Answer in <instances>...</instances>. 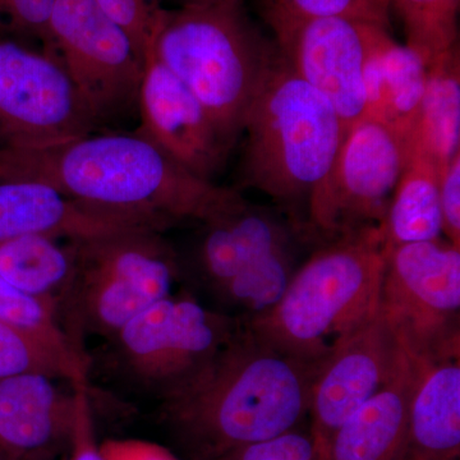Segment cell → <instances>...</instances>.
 Instances as JSON below:
<instances>
[{
  "instance_id": "obj_5",
  "label": "cell",
  "mask_w": 460,
  "mask_h": 460,
  "mask_svg": "<svg viewBox=\"0 0 460 460\" xmlns=\"http://www.w3.org/2000/svg\"><path fill=\"white\" fill-rule=\"evenodd\" d=\"M243 184L274 199L304 226L296 211L307 208L344 140L341 118L325 96L281 59L247 115Z\"/></svg>"
},
{
  "instance_id": "obj_25",
  "label": "cell",
  "mask_w": 460,
  "mask_h": 460,
  "mask_svg": "<svg viewBox=\"0 0 460 460\" xmlns=\"http://www.w3.org/2000/svg\"><path fill=\"white\" fill-rule=\"evenodd\" d=\"M460 0H392L401 16L407 45L426 66L458 47Z\"/></svg>"
},
{
  "instance_id": "obj_19",
  "label": "cell",
  "mask_w": 460,
  "mask_h": 460,
  "mask_svg": "<svg viewBox=\"0 0 460 460\" xmlns=\"http://www.w3.org/2000/svg\"><path fill=\"white\" fill-rule=\"evenodd\" d=\"M459 452V356L420 357L401 460H456Z\"/></svg>"
},
{
  "instance_id": "obj_35",
  "label": "cell",
  "mask_w": 460,
  "mask_h": 460,
  "mask_svg": "<svg viewBox=\"0 0 460 460\" xmlns=\"http://www.w3.org/2000/svg\"><path fill=\"white\" fill-rule=\"evenodd\" d=\"M180 5H208L219 3L233 2V0H174Z\"/></svg>"
},
{
  "instance_id": "obj_15",
  "label": "cell",
  "mask_w": 460,
  "mask_h": 460,
  "mask_svg": "<svg viewBox=\"0 0 460 460\" xmlns=\"http://www.w3.org/2000/svg\"><path fill=\"white\" fill-rule=\"evenodd\" d=\"M135 229L168 228L145 215L83 204L40 181H0V243L23 235L86 241Z\"/></svg>"
},
{
  "instance_id": "obj_20",
  "label": "cell",
  "mask_w": 460,
  "mask_h": 460,
  "mask_svg": "<svg viewBox=\"0 0 460 460\" xmlns=\"http://www.w3.org/2000/svg\"><path fill=\"white\" fill-rule=\"evenodd\" d=\"M426 81L428 66L422 58L396 42L385 27H372L363 75L365 118L385 124L410 141Z\"/></svg>"
},
{
  "instance_id": "obj_1",
  "label": "cell",
  "mask_w": 460,
  "mask_h": 460,
  "mask_svg": "<svg viewBox=\"0 0 460 460\" xmlns=\"http://www.w3.org/2000/svg\"><path fill=\"white\" fill-rule=\"evenodd\" d=\"M317 370L241 323L204 367L164 394V417L190 458L217 460L293 431L310 411Z\"/></svg>"
},
{
  "instance_id": "obj_13",
  "label": "cell",
  "mask_w": 460,
  "mask_h": 460,
  "mask_svg": "<svg viewBox=\"0 0 460 460\" xmlns=\"http://www.w3.org/2000/svg\"><path fill=\"white\" fill-rule=\"evenodd\" d=\"M137 105L141 124L136 133L190 174L213 181L232 147L204 105L150 51Z\"/></svg>"
},
{
  "instance_id": "obj_6",
  "label": "cell",
  "mask_w": 460,
  "mask_h": 460,
  "mask_svg": "<svg viewBox=\"0 0 460 460\" xmlns=\"http://www.w3.org/2000/svg\"><path fill=\"white\" fill-rule=\"evenodd\" d=\"M77 257L68 295L84 328L114 337L133 317L172 295L177 256L151 229L72 241Z\"/></svg>"
},
{
  "instance_id": "obj_16",
  "label": "cell",
  "mask_w": 460,
  "mask_h": 460,
  "mask_svg": "<svg viewBox=\"0 0 460 460\" xmlns=\"http://www.w3.org/2000/svg\"><path fill=\"white\" fill-rule=\"evenodd\" d=\"M57 377L22 374L0 380V452L13 460H39L68 443L75 416L74 393Z\"/></svg>"
},
{
  "instance_id": "obj_3",
  "label": "cell",
  "mask_w": 460,
  "mask_h": 460,
  "mask_svg": "<svg viewBox=\"0 0 460 460\" xmlns=\"http://www.w3.org/2000/svg\"><path fill=\"white\" fill-rule=\"evenodd\" d=\"M147 51L204 105L230 147L280 60L243 0L160 9Z\"/></svg>"
},
{
  "instance_id": "obj_2",
  "label": "cell",
  "mask_w": 460,
  "mask_h": 460,
  "mask_svg": "<svg viewBox=\"0 0 460 460\" xmlns=\"http://www.w3.org/2000/svg\"><path fill=\"white\" fill-rule=\"evenodd\" d=\"M4 181H40L83 204L145 215L168 228L208 222L243 199L190 174L137 133H90L49 146L3 148Z\"/></svg>"
},
{
  "instance_id": "obj_28",
  "label": "cell",
  "mask_w": 460,
  "mask_h": 460,
  "mask_svg": "<svg viewBox=\"0 0 460 460\" xmlns=\"http://www.w3.org/2000/svg\"><path fill=\"white\" fill-rule=\"evenodd\" d=\"M392 0H263L269 25L281 21L341 17L389 30Z\"/></svg>"
},
{
  "instance_id": "obj_14",
  "label": "cell",
  "mask_w": 460,
  "mask_h": 460,
  "mask_svg": "<svg viewBox=\"0 0 460 460\" xmlns=\"http://www.w3.org/2000/svg\"><path fill=\"white\" fill-rule=\"evenodd\" d=\"M404 353V344L381 311L321 363L313 389V435L328 444L350 416L376 394Z\"/></svg>"
},
{
  "instance_id": "obj_21",
  "label": "cell",
  "mask_w": 460,
  "mask_h": 460,
  "mask_svg": "<svg viewBox=\"0 0 460 460\" xmlns=\"http://www.w3.org/2000/svg\"><path fill=\"white\" fill-rule=\"evenodd\" d=\"M77 270L72 241L23 235L0 243V277L11 286L58 308L68 298Z\"/></svg>"
},
{
  "instance_id": "obj_34",
  "label": "cell",
  "mask_w": 460,
  "mask_h": 460,
  "mask_svg": "<svg viewBox=\"0 0 460 460\" xmlns=\"http://www.w3.org/2000/svg\"><path fill=\"white\" fill-rule=\"evenodd\" d=\"M100 450L105 460H177L164 447L142 440H109Z\"/></svg>"
},
{
  "instance_id": "obj_26",
  "label": "cell",
  "mask_w": 460,
  "mask_h": 460,
  "mask_svg": "<svg viewBox=\"0 0 460 460\" xmlns=\"http://www.w3.org/2000/svg\"><path fill=\"white\" fill-rule=\"evenodd\" d=\"M293 247L278 251L248 266L217 289L248 317L269 310L279 301L296 270Z\"/></svg>"
},
{
  "instance_id": "obj_23",
  "label": "cell",
  "mask_w": 460,
  "mask_h": 460,
  "mask_svg": "<svg viewBox=\"0 0 460 460\" xmlns=\"http://www.w3.org/2000/svg\"><path fill=\"white\" fill-rule=\"evenodd\" d=\"M410 146L429 156L440 174L460 153L459 45L428 66V81Z\"/></svg>"
},
{
  "instance_id": "obj_30",
  "label": "cell",
  "mask_w": 460,
  "mask_h": 460,
  "mask_svg": "<svg viewBox=\"0 0 460 460\" xmlns=\"http://www.w3.org/2000/svg\"><path fill=\"white\" fill-rule=\"evenodd\" d=\"M217 460H326L320 438L293 431L230 450Z\"/></svg>"
},
{
  "instance_id": "obj_12",
  "label": "cell",
  "mask_w": 460,
  "mask_h": 460,
  "mask_svg": "<svg viewBox=\"0 0 460 460\" xmlns=\"http://www.w3.org/2000/svg\"><path fill=\"white\" fill-rule=\"evenodd\" d=\"M281 59L335 109L345 132L366 117L363 75L371 23L314 17L271 23Z\"/></svg>"
},
{
  "instance_id": "obj_11",
  "label": "cell",
  "mask_w": 460,
  "mask_h": 460,
  "mask_svg": "<svg viewBox=\"0 0 460 460\" xmlns=\"http://www.w3.org/2000/svg\"><path fill=\"white\" fill-rule=\"evenodd\" d=\"M237 320L172 295L114 335L129 371L163 395L192 376L237 332Z\"/></svg>"
},
{
  "instance_id": "obj_24",
  "label": "cell",
  "mask_w": 460,
  "mask_h": 460,
  "mask_svg": "<svg viewBox=\"0 0 460 460\" xmlns=\"http://www.w3.org/2000/svg\"><path fill=\"white\" fill-rule=\"evenodd\" d=\"M22 374L65 378L74 386L87 384V362L0 321V380Z\"/></svg>"
},
{
  "instance_id": "obj_27",
  "label": "cell",
  "mask_w": 460,
  "mask_h": 460,
  "mask_svg": "<svg viewBox=\"0 0 460 460\" xmlns=\"http://www.w3.org/2000/svg\"><path fill=\"white\" fill-rule=\"evenodd\" d=\"M58 308L21 292L0 277V321L29 332L74 358L86 359L58 320Z\"/></svg>"
},
{
  "instance_id": "obj_32",
  "label": "cell",
  "mask_w": 460,
  "mask_h": 460,
  "mask_svg": "<svg viewBox=\"0 0 460 460\" xmlns=\"http://www.w3.org/2000/svg\"><path fill=\"white\" fill-rule=\"evenodd\" d=\"M75 387V416L69 434V460H105L96 441L87 384Z\"/></svg>"
},
{
  "instance_id": "obj_4",
  "label": "cell",
  "mask_w": 460,
  "mask_h": 460,
  "mask_svg": "<svg viewBox=\"0 0 460 460\" xmlns=\"http://www.w3.org/2000/svg\"><path fill=\"white\" fill-rule=\"evenodd\" d=\"M328 241L296 268L277 304L242 323L255 337L316 367L376 316L385 269L381 228Z\"/></svg>"
},
{
  "instance_id": "obj_18",
  "label": "cell",
  "mask_w": 460,
  "mask_h": 460,
  "mask_svg": "<svg viewBox=\"0 0 460 460\" xmlns=\"http://www.w3.org/2000/svg\"><path fill=\"white\" fill-rule=\"evenodd\" d=\"M419 366L420 356L404 347L385 385L332 436L326 444V460L402 459Z\"/></svg>"
},
{
  "instance_id": "obj_10",
  "label": "cell",
  "mask_w": 460,
  "mask_h": 460,
  "mask_svg": "<svg viewBox=\"0 0 460 460\" xmlns=\"http://www.w3.org/2000/svg\"><path fill=\"white\" fill-rule=\"evenodd\" d=\"M98 124L56 56L0 40V150L49 146Z\"/></svg>"
},
{
  "instance_id": "obj_9",
  "label": "cell",
  "mask_w": 460,
  "mask_h": 460,
  "mask_svg": "<svg viewBox=\"0 0 460 460\" xmlns=\"http://www.w3.org/2000/svg\"><path fill=\"white\" fill-rule=\"evenodd\" d=\"M49 53L98 123L127 113L138 102L145 59L95 0H56Z\"/></svg>"
},
{
  "instance_id": "obj_33",
  "label": "cell",
  "mask_w": 460,
  "mask_h": 460,
  "mask_svg": "<svg viewBox=\"0 0 460 460\" xmlns=\"http://www.w3.org/2000/svg\"><path fill=\"white\" fill-rule=\"evenodd\" d=\"M441 226L447 241L460 248V153L440 174Z\"/></svg>"
},
{
  "instance_id": "obj_22",
  "label": "cell",
  "mask_w": 460,
  "mask_h": 460,
  "mask_svg": "<svg viewBox=\"0 0 460 460\" xmlns=\"http://www.w3.org/2000/svg\"><path fill=\"white\" fill-rule=\"evenodd\" d=\"M440 171L419 148H408L407 163L390 202L383 237L385 247L441 238Z\"/></svg>"
},
{
  "instance_id": "obj_17",
  "label": "cell",
  "mask_w": 460,
  "mask_h": 460,
  "mask_svg": "<svg viewBox=\"0 0 460 460\" xmlns=\"http://www.w3.org/2000/svg\"><path fill=\"white\" fill-rule=\"evenodd\" d=\"M202 226L196 260L217 289L263 257L295 246L296 235L304 226L288 215L244 199Z\"/></svg>"
},
{
  "instance_id": "obj_36",
  "label": "cell",
  "mask_w": 460,
  "mask_h": 460,
  "mask_svg": "<svg viewBox=\"0 0 460 460\" xmlns=\"http://www.w3.org/2000/svg\"><path fill=\"white\" fill-rule=\"evenodd\" d=\"M0 460H13L9 458V456H5L4 453L0 452Z\"/></svg>"
},
{
  "instance_id": "obj_29",
  "label": "cell",
  "mask_w": 460,
  "mask_h": 460,
  "mask_svg": "<svg viewBox=\"0 0 460 460\" xmlns=\"http://www.w3.org/2000/svg\"><path fill=\"white\" fill-rule=\"evenodd\" d=\"M56 0H0V40L39 42L49 53L50 18Z\"/></svg>"
},
{
  "instance_id": "obj_31",
  "label": "cell",
  "mask_w": 460,
  "mask_h": 460,
  "mask_svg": "<svg viewBox=\"0 0 460 460\" xmlns=\"http://www.w3.org/2000/svg\"><path fill=\"white\" fill-rule=\"evenodd\" d=\"M99 7L123 27L145 59L151 29L163 0H95Z\"/></svg>"
},
{
  "instance_id": "obj_7",
  "label": "cell",
  "mask_w": 460,
  "mask_h": 460,
  "mask_svg": "<svg viewBox=\"0 0 460 460\" xmlns=\"http://www.w3.org/2000/svg\"><path fill=\"white\" fill-rule=\"evenodd\" d=\"M380 311L410 352L459 356L460 248L441 238L385 247Z\"/></svg>"
},
{
  "instance_id": "obj_8",
  "label": "cell",
  "mask_w": 460,
  "mask_h": 460,
  "mask_svg": "<svg viewBox=\"0 0 460 460\" xmlns=\"http://www.w3.org/2000/svg\"><path fill=\"white\" fill-rule=\"evenodd\" d=\"M408 148L407 138L371 118L350 127L308 199V226L326 239L381 228Z\"/></svg>"
}]
</instances>
